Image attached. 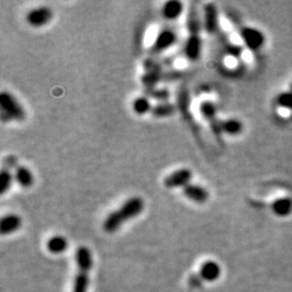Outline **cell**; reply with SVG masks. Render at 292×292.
<instances>
[{"label": "cell", "mask_w": 292, "mask_h": 292, "mask_svg": "<svg viewBox=\"0 0 292 292\" xmlns=\"http://www.w3.org/2000/svg\"><path fill=\"white\" fill-rule=\"evenodd\" d=\"M278 104L279 106H282L286 109H292V93H282L278 97Z\"/></svg>", "instance_id": "obj_25"}, {"label": "cell", "mask_w": 292, "mask_h": 292, "mask_svg": "<svg viewBox=\"0 0 292 292\" xmlns=\"http://www.w3.org/2000/svg\"><path fill=\"white\" fill-rule=\"evenodd\" d=\"M192 179V170L187 168H181L167 175L164 180V185L167 188H184L188 184H191Z\"/></svg>", "instance_id": "obj_5"}, {"label": "cell", "mask_w": 292, "mask_h": 292, "mask_svg": "<svg viewBox=\"0 0 292 292\" xmlns=\"http://www.w3.org/2000/svg\"><path fill=\"white\" fill-rule=\"evenodd\" d=\"M178 40V34L171 28L161 29L152 45V53H161L175 44Z\"/></svg>", "instance_id": "obj_4"}, {"label": "cell", "mask_w": 292, "mask_h": 292, "mask_svg": "<svg viewBox=\"0 0 292 292\" xmlns=\"http://www.w3.org/2000/svg\"><path fill=\"white\" fill-rule=\"evenodd\" d=\"M132 108H133L135 114L145 115L147 113L152 112L153 106L146 96H139L133 101Z\"/></svg>", "instance_id": "obj_21"}, {"label": "cell", "mask_w": 292, "mask_h": 292, "mask_svg": "<svg viewBox=\"0 0 292 292\" xmlns=\"http://www.w3.org/2000/svg\"><path fill=\"white\" fill-rule=\"evenodd\" d=\"M68 243L65 237L63 236H53L51 237L47 243V248L51 253L54 255H60L67 249Z\"/></svg>", "instance_id": "obj_20"}, {"label": "cell", "mask_w": 292, "mask_h": 292, "mask_svg": "<svg viewBox=\"0 0 292 292\" xmlns=\"http://www.w3.org/2000/svg\"><path fill=\"white\" fill-rule=\"evenodd\" d=\"M240 37L246 47L252 51L261 49L265 41L263 32L253 27H244L240 31Z\"/></svg>", "instance_id": "obj_6"}, {"label": "cell", "mask_w": 292, "mask_h": 292, "mask_svg": "<svg viewBox=\"0 0 292 292\" xmlns=\"http://www.w3.org/2000/svg\"><path fill=\"white\" fill-rule=\"evenodd\" d=\"M78 272L75 278L73 292H87L89 286V273L92 268V255L87 247H79L76 251Z\"/></svg>", "instance_id": "obj_2"}, {"label": "cell", "mask_w": 292, "mask_h": 292, "mask_svg": "<svg viewBox=\"0 0 292 292\" xmlns=\"http://www.w3.org/2000/svg\"><path fill=\"white\" fill-rule=\"evenodd\" d=\"M201 49H203V40L200 34L188 35L184 45V54L188 61L196 62L200 58Z\"/></svg>", "instance_id": "obj_9"}, {"label": "cell", "mask_w": 292, "mask_h": 292, "mask_svg": "<svg viewBox=\"0 0 292 292\" xmlns=\"http://www.w3.org/2000/svg\"><path fill=\"white\" fill-rule=\"evenodd\" d=\"M199 110H200L201 116H203L204 118L208 122H209L211 126L219 121L217 118V107L211 101L201 102L200 106H199Z\"/></svg>", "instance_id": "obj_19"}, {"label": "cell", "mask_w": 292, "mask_h": 292, "mask_svg": "<svg viewBox=\"0 0 292 292\" xmlns=\"http://www.w3.org/2000/svg\"><path fill=\"white\" fill-rule=\"evenodd\" d=\"M272 210L278 217H287L292 212V199L283 197L276 199L272 205Z\"/></svg>", "instance_id": "obj_15"}, {"label": "cell", "mask_w": 292, "mask_h": 292, "mask_svg": "<svg viewBox=\"0 0 292 292\" xmlns=\"http://www.w3.org/2000/svg\"><path fill=\"white\" fill-rule=\"evenodd\" d=\"M184 196L196 204H205L209 198V193L205 187L198 184H188L183 188Z\"/></svg>", "instance_id": "obj_10"}, {"label": "cell", "mask_w": 292, "mask_h": 292, "mask_svg": "<svg viewBox=\"0 0 292 292\" xmlns=\"http://www.w3.org/2000/svg\"><path fill=\"white\" fill-rule=\"evenodd\" d=\"M144 210V201L141 197L134 196L127 199L116 211L109 213L103 222V230L106 233H114L128 222L136 218Z\"/></svg>", "instance_id": "obj_1"}, {"label": "cell", "mask_w": 292, "mask_h": 292, "mask_svg": "<svg viewBox=\"0 0 292 292\" xmlns=\"http://www.w3.org/2000/svg\"><path fill=\"white\" fill-rule=\"evenodd\" d=\"M175 112H177V106H175L174 104L169 102H162L153 106L151 114L154 117H156V118H167V117L174 115Z\"/></svg>", "instance_id": "obj_16"}, {"label": "cell", "mask_w": 292, "mask_h": 292, "mask_svg": "<svg viewBox=\"0 0 292 292\" xmlns=\"http://www.w3.org/2000/svg\"><path fill=\"white\" fill-rule=\"evenodd\" d=\"M220 274H221L220 265L213 261H208L201 266L199 276L203 278V281L214 282L219 278Z\"/></svg>", "instance_id": "obj_13"}, {"label": "cell", "mask_w": 292, "mask_h": 292, "mask_svg": "<svg viewBox=\"0 0 292 292\" xmlns=\"http://www.w3.org/2000/svg\"><path fill=\"white\" fill-rule=\"evenodd\" d=\"M220 127H221V132L226 133L229 135H238L242 133L243 128H244L243 123L235 118L221 120Z\"/></svg>", "instance_id": "obj_18"}, {"label": "cell", "mask_w": 292, "mask_h": 292, "mask_svg": "<svg viewBox=\"0 0 292 292\" xmlns=\"http://www.w3.org/2000/svg\"><path fill=\"white\" fill-rule=\"evenodd\" d=\"M22 226V219L19 218L17 214L10 213L5 214L0 221V233L2 235H10V234L14 233L21 229Z\"/></svg>", "instance_id": "obj_11"}, {"label": "cell", "mask_w": 292, "mask_h": 292, "mask_svg": "<svg viewBox=\"0 0 292 292\" xmlns=\"http://www.w3.org/2000/svg\"><path fill=\"white\" fill-rule=\"evenodd\" d=\"M201 281H203V278H201L199 275L198 276H192L190 278V282H188V284H190V287H192V289L198 288V287H200Z\"/></svg>", "instance_id": "obj_26"}, {"label": "cell", "mask_w": 292, "mask_h": 292, "mask_svg": "<svg viewBox=\"0 0 292 292\" xmlns=\"http://www.w3.org/2000/svg\"><path fill=\"white\" fill-rule=\"evenodd\" d=\"M203 26L208 34H216L219 29V14L217 6L213 3H206L204 6Z\"/></svg>", "instance_id": "obj_8"}, {"label": "cell", "mask_w": 292, "mask_h": 292, "mask_svg": "<svg viewBox=\"0 0 292 292\" xmlns=\"http://www.w3.org/2000/svg\"><path fill=\"white\" fill-rule=\"evenodd\" d=\"M183 12V3L179 0H169L161 9V15L168 21H174Z\"/></svg>", "instance_id": "obj_12"}, {"label": "cell", "mask_w": 292, "mask_h": 292, "mask_svg": "<svg viewBox=\"0 0 292 292\" xmlns=\"http://www.w3.org/2000/svg\"><path fill=\"white\" fill-rule=\"evenodd\" d=\"M14 181L24 188H28L34 184V177L27 167L18 166L14 171Z\"/></svg>", "instance_id": "obj_14"}, {"label": "cell", "mask_w": 292, "mask_h": 292, "mask_svg": "<svg viewBox=\"0 0 292 292\" xmlns=\"http://www.w3.org/2000/svg\"><path fill=\"white\" fill-rule=\"evenodd\" d=\"M178 102H179V107L183 113L187 112L188 108V93L185 88H181L180 92H179V97H178Z\"/></svg>", "instance_id": "obj_24"}, {"label": "cell", "mask_w": 292, "mask_h": 292, "mask_svg": "<svg viewBox=\"0 0 292 292\" xmlns=\"http://www.w3.org/2000/svg\"><path fill=\"white\" fill-rule=\"evenodd\" d=\"M146 94H148V96L152 97V99L159 101V103L168 102L169 97H170V92L165 88H149L146 91Z\"/></svg>", "instance_id": "obj_23"}, {"label": "cell", "mask_w": 292, "mask_h": 292, "mask_svg": "<svg viewBox=\"0 0 292 292\" xmlns=\"http://www.w3.org/2000/svg\"><path fill=\"white\" fill-rule=\"evenodd\" d=\"M186 27H187L188 35L200 34L201 24H200L199 15L195 6H191L190 11H188L187 19H186Z\"/></svg>", "instance_id": "obj_17"}, {"label": "cell", "mask_w": 292, "mask_h": 292, "mask_svg": "<svg viewBox=\"0 0 292 292\" xmlns=\"http://www.w3.org/2000/svg\"><path fill=\"white\" fill-rule=\"evenodd\" d=\"M0 106L3 114L9 117L10 119L21 121L25 118V112L14 96L10 92L2 91L0 93Z\"/></svg>", "instance_id": "obj_3"}, {"label": "cell", "mask_w": 292, "mask_h": 292, "mask_svg": "<svg viewBox=\"0 0 292 292\" xmlns=\"http://www.w3.org/2000/svg\"><path fill=\"white\" fill-rule=\"evenodd\" d=\"M52 16H53V12L48 6H38L27 13L26 21L34 27H41L51 21Z\"/></svg>", "instance_id": "obj_7"}, {"label": "cell", "mask_w": 292, "mask_h": 292, "mask_svg": "<svg viewBox=\"0 0 292 292\" xmlns=\"http://www.w3.org/2000/svg\"><path fill=\"white\" fill-rule=\"evenodd\" d=\"M13 181H14V174H12L8 169H2L0 171V194L3 195L8 192L11 186Z\"/></svg>", "instance_id": "obj_22"}]
</instances>
